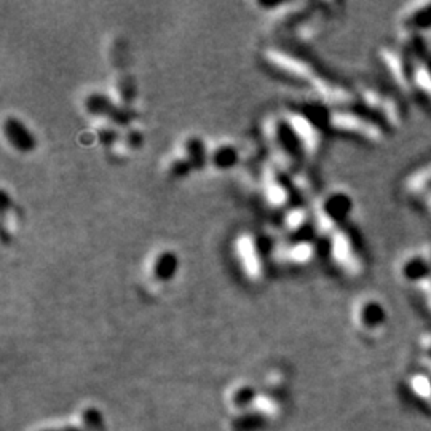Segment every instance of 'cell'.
Wrapping results in <instances>:
<instances>
[{
    "label": "cell",
    "mask_w": 431,
    "mask_h": 431,
    "mask_svg": "<svg viewBox=\"0 0 431 431\" xmlns=\"http://www.w3.org/2000/svg\"><path fill=\"white\" fill-rule=\"evenodd\" d=\"M350 208H352V200L348 198V195L341 192L331 193L329 197L321 200L315 211V222L318 232L332 237L338 228H342L341 221L348 214Z\"/></svg>",
    "instance_id": "8992f818"
},
{
    "label": "cell",
    "mask_w": 431,
    "mask_h": 431,
    "mask_svg": "<svg viewBox=\"0 0 431 431\" xmlns=\"http://www.w3.org/2000/svg\"><path fill=\"white\" fill-rule=\"evenodd\" d=\"M289 126L294 131L296 137L301 142L303 151L308 152V155L318 153L321 146V133L316 130V126L310 122L308 118L302 117V115L294 114L289 117Z\"/></svg>",
    "instance_id": "7c38bea8"
},
{
    "label": "cell",
    "mask_w": 431,
    "mask_h": 431,
    "mask_svg": "<svg viewBox=\"0 0 431 431\" xmlns=\"http://www.w3.org/2000/svg\"><path fill=\"white\" fill-rule=\"evenodd\" d=\"M378 60H381L385 71L392 77L399 91L406 95L416 96L413 90V67L412 56L401 43L383 45L378 48Z\"/></svg>",
    "instance_id": "277c9868"
},
{
    "label": "cell",
    "mask_w": 431,
    "mask_h": 431,
    "mask_svg": "<svg viewBox=\"0 0 431 431\" xmlns=\"http://www.w3.org/2000/svg\"><path fill=\"white\" fill-rule=\"evenodd\" d=\"M329 123L337 131L353 135L371 144H381L387 137V126H383L372 115L353 111H336L331 114Z\"/></svg>",
    "instance_id": "3957f363"
},
{
    "label": "cell",
    "mask_w": 431,
    "mask_h": 431,
    "mask_svg": "<svg viewBox=\"0 0 431 431\" xmlns=\"http://www.w3.org/2000/svg\"><path fill=\"white\" fill-rule=\"evenodd\" d=\"M266 192H267L268 201H272L273 205L285 203L287 198L285 187L281 186L277 177H275L272 172H268V175L266 176Z\"/></svg>",
    "instance_id": "9a60e30c"
},
{
    "label": "cell",
    "mask_w": 431,
    "mask_h": 431,
    "mask_svg": "<svg viewBox=\"0 0 431 431\" xmlns=\"http://www.w3.org/2000/svg\"><path fill=\"white\" fill-rule=\"evenodd\" d=\"M402 193L409 200L422 201L431 192V157L407 172L401 184Z\"/></svg>",
    "instance_id": "30bf717a"
},
{
    "label": "cell",
    "mask_w": 431,
    "mask_h": 431,
    "mask_svg": "<svg viewBox=\"0 0 431 431\" xmlns=\"http://www.w3.org/2000/svg\"><path fill=\"white\" fill-rule=\"evenodd\" d=\"M331 257L347 277L358 278L364 273L366 264L360 246L348 230L338 228L331 237Z\"/></svg>",
    "instance_id": "5b68a950"
},
{
    "label": "cell",
    "mask_w": 431,
    "mask_h": 431,
    "mask_svg": "<svg viewBox=\"0 0 431 431\" xmlns=\"http://www.w3.org/2000/svg\"><path fill=\"white\" fill-rule=\"evenodd\" d=\"M360 100L387 128H401L406 123V107L396 95L374 85H363L360 88Z\"/></svg>",
    "instance_id": "6da1fadb"
},
{
    "label": "cell",
    "mask_w": 431,
    "mask_h": 431,
    "mask_svg": "<svg viewBox=\"0 0 431 431\" xmlns=\"http://www.w3.org/2000/svg\"><path fill=\"white\" fill-rule=\"evenodd\" d=\"M416 291L418 292V296H420V301L423 303L425 310L431 315V275L422 285H418L416 287Z\"/></svg>",
    "instance_id": "2e32d148"
},
{
    "label": "cell",
    "mask_w": 431,
    "mask_h": 431,
    "mask_svg": "<svg viewBox=\"0 0 431 431\" xmlns=\"http://www.w3.org/2000/svg\"><path fill=\"white\" fill-rule=\"evenodd\" d=\"M353 321L358 329L367 336L382 334L387 327L388 316L383 303L372 296L356 301L353 307Z\"/></svg>",
    "instance_id": "52a82bcc"
},
{
    "label": "cell",
    "mask_w": 431,
    "mask_h": 431,
    "mask_svg": "<svg viewBox=\"0 0 431 431\" xmlns=\"http://www.w3.org/2000/svg\"><path fill=\"white\" fill-rule=\"evenodd\" d=\"M267 60L272 62L275 67H278L280 71H283L289 76L302 80H308L310 83H313L320 76L315 72V69L308 64V62L299 60L296 56H289L283 53V51H267Z\"/></svg>",
    "instance_id": "8fae6325"
},
{
    "label": "cell",
    "mask_w": 431,
    "mask_h": 431,
    "mask_svg": "<svg viewBox=\"0 0 431 431\" xmlns=\"http://www.w3.org/2000/svg\"><path fill=\"white\" fill-rule=\"evenodd\" d=\"M422 206H423V210L427 211V214L431 217V192L427 195V197H425L422 201Z\"/></svg>",
    "instance_id": "d6986e66"
},
{
    "label": "cell",
    "mask_w": 431,
    "mask_h": 431,
    "mask_svg": "<svg viewBox=\"0 0 431 431\" xmlns=\"http://www.w3.org/2000/svg\"><path fill=\"white\" fill-rule=\"evenodd\" d=\"M281 256L289 259L294 264H306L315 257V246L310 241H301L294 246H287Z\"/></svg>",
    "instance_id": "5bb4252c"
},
{
    "label": "cell",
    "mask_w": 431,
    "mask_h": 431,
    "mask_svg": "<svg viewBox=\"0 0 431 431\" xmlns=\"http://www.w3.org/2000/svg\"><path fill=\"white\" fill-rule=\"evenodd\" d=\"M306 221H307V214L302 210H294L289 214V217H287V224H289V227L294 230L301 228L303 224H306Z\"/></svg>",
    "instance_id": "e0dca14e"
},
{
    "label": "cell",
    "mask_w": 431,
    "mask_h": 431,
    "mask_svg": "<svg viewBox=\"0 0 431 431\" xmlns=\"http://www.w3.org/2000/svg\"><path fill=\"white\" fill-rule=\"evenodd\" d=\"M399 43L412 56L413 67V90L416 96H420L431 106V56L425 47L420 34L399 32Z\"/></svg>",
    "instance_id": "7a4b0ae2"
},
{
    "label": "cell",
    "mask_w": 431,
    "mask_h": 431,
    "mask_svg": "<svg viewBox=\"0 0 431 431\" xmlns=\"http://www.w3.org/2000/svg\"><path fill=\"white\" fill-rule=\"evenodd\" d=\"M237 257L249 278L257 280L262 275V261L257 246L249 235H241L237 240Z\"/></svg>",
    "instance_id": "4fadbf2b"
},
{
    "label": "cell",
    "mask_w": 431,
    "mask_h": 431,
    "mask_svg": "<svg viewBox=\"0 0 431 431\" xmlns=\"http://www.w3.org/2000/svg\"><path fill=\"white\" fill-rule=\"evenodd\" d=\"M420 252H422V256L425 257V261H427L428 267H430V270H431V241H428V243H425V245L422 246Z\"/></svg>",
    "instance_id": "ac0fdd59"
},
{
    "label": "cell",
    "mask_w": 431,
    "mask_h": 431,
    "mask_svg": "<svg viewBox=\"0 0 431 431\" xmlns=\"http://www.w3.org/2000/svg\"><path fill=\"white\" fill-rule=\"evenodd\" d=\"M395 273L399 281L404 285L412 286L413 289L418 285H422L431 275V270L428 267L427 261L422 256L420 249L417 251H407L404 254L399 256L395 266Z\"/></svg>",
    "instance_id": "ba28073f"
},
{
    "label": "cell",
    "mask_w": 431,
    "mask_h": 431,
    "mask_svg": "<svg viewBox=\"0 0 431 431\" xmlns=\"http://www.w3.org/2000/svg\"><path fill=\"white\" fill-rule=\"evenodd\" d=\"M399 32L422 34L431 29V0L406 4L398 11Z\"/></svg>",
    "instance_id": "9c48e42d"
}]
</instances>
